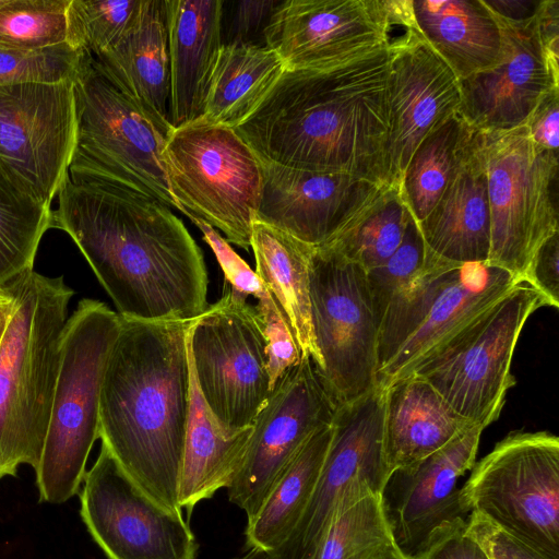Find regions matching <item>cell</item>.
<instances>
[{"mask_svg": "<svg viewBox=\"0 0 559 559\" xmlns=\"http://www.w3.org/2000/svg\"><path fill=\"white\" fill-rule=\"evenodd\" d=\"M414 22L459 80L496 67L504 38L484 0H412Z\"/></svg>", "mask_w": 559, "mask_h": 559, "instance_id": "27", "label": "cell"}, {"mask_svg": "<svg viewBox=\"0 0 559 559\" xmlns=\"http://www.w3.org/2000/svg\"><path fill=\"white\" fill-rule=\"evenodd\" d=\"M460 503L559 559V438L512 431L471 469Z\"/></svg>", "mask_w": 559, "mask_h": 559, "instance_id": "11", "label": "cell"}, {"mask_svg": "<svg viewBox=\"0 0 559 559\" xmlns=\"http://www.w3.org/2000/svg\"><path fill=\"white\" fill-rule=\"evenodd\" d=\"M163 159L180 212L207 223L228 242L249 250L264 164L240 134L198 119L170 129Z\"/></svg>", "mask_w": 559, "mask_h": 559, "instance_id": "8", "label": "cell"}, {"mask_svg": "<svg viewBox=\"0 0 559 559\" xmlns=\"http://www.w3.org/2000/svg\"><path fill=\"white\" fill-rule=\"evenodd\" d=\"M536 26L543 47L547 55L558 62L559 52V1L542 0Z\"/></svg>", "mask_w": 559, "mask_h": 559, "instance_id": "47", "label": "cell"}, {"mask_svg": "<svg viewBox=\"0 0 559 559\" xmlns=\"http://www.w3.org/2000/svg\"><path fill=\"white\" fill-rule=\"evenodd\" d=\"M76 145L71 180H98L148 194L180 211L163 152L167 132L88 55L75 81Z\"/></svg>", "mask_w": 559, "mask_h": 559, "instance_id": "7", "label": "cell"}, {"mask_svg": "<svg viewBox=\"0 0 559 559\" xmlns=\"http://www.w3.org/2000/svg\"><path fill=\"white\" fill-rule=\"evenodd\" d=\"M52 228L72 238L120 317L194 320L207 308L202 251L159 200L67 175Z\"/></svg>", "mask_w": 559, "mask_h": 559, "instance_id": "1", "label": "cell"}, {"mask_svg": "<svg viewBox=\"0 0 559 559\" xmlns=\"http://www.w3.org/2000/svg\"><path fill=\"white\" fill-rule=\"evenodd\" d=\"M490 211L486 263L523 278L537 249L559 233V154L537 146L527 128L479 131Z\"/></svg>", "mask_w": 559, "mask_h": 559, "instance_id": "9", "label": "cell"}, {"mask_svg": "<svg viewBox=\"0 0 559 559\" xmlns=\"http://www.w3.org/2000/svg\"><path fill=\"white\" fill-rule=\"evenodd\" d=\"M75 80L0 86V166L47 205L76 145Z\"/></svg>", "mask_w": 559, "mask_h": 559, "instance_id": "15", "label": "cell"}, {"mask_svg": "<svg viewBox=\"0 0 559 559\" xmlns=\"http://www.w3.org/2000/svg\"><path fill=\"white\" fill-rule=\"evenodd\" d=\"M388 479L383 459V389L338 405L330 445L312 497L283 559H308L336 510L369 493L382 492Z\"/></svg>", "mask_w": 559, "mask_h": 559, "instance_id": "17", "label": "cell"}, {"mask_svg": "<svg viewBox=\"0 0 559 559\" xmlns=\"http://www.w3.org/2000/svg\"><path fill=\"white\" fill-rule=\"evenodd\" d=\"M142 0H70L66 43L96 57L112 47L130 28Z\"/></svg>", "mask_w": 559, "mask_h": 559, "instance_id": "36", "label": "cell"}, {"mask_svg": "<svg viewBox=\"0 0 559 559\" xmlns=\"http://www.w3.org/2000/svg\"><path fill=\"white\" fill-rule=\"evenodd\" d=\"M250 248L254 271L288 325L301 358H310L320 372L322 359L309 297V263L314 246L253 218Z\"/></svg>", "mask_w": 559, "mask_h": 559, "instance_id": "28", "label": "cell"}, {"mask_svg": "<svg viewBox=\"0 0 559 559\" xmlns=\"http://www.w3.org/2000/svg\"><path fill=\"white\" fill-rule=\"evenodd\" d=\"M281 0H241L222 14L223 45L265 47V29Z\"/></svg>", "mask_w": 559, "mask_h": 559, "instance_id": "41", "label": "cell"}, {"mask_svg": "<svg viewBox=\"0 0 559 559\" xmlns=\"http://www.w3.org/2000/svg\"><path fill=\"white\" fill-rule=\"evenodd\" d=\"M518 281L486 262L449 263L426 253L420 272L392 298L381 318L378 385L385 388L408 376Z\"/></svg>", "mask_w": 559, "mask_h": 559, "instance_id": "6", "label": "cell"}, {"mask_svg": "<svg viewBox=\"0 0 559 559\" xmlns=\"http://www.w3.org/2000/svg\"><path fill=\"white\" fill-rule=\"evenodd\" d=\"M484 428L475 426L445 447L393 471L381 496L394 543L411 556L441 524L467 518L460 503L459 479L476 463Z\"/></svg>", "mask_w": 559, "mask_h": 559, "instance_id": "21", "label": "cell"}, {"mask_svg": "<svg viewBox=\"0 0 559 559\" xmlns=\"http://www.w3.org/2000/svg\"><path fill=\"white\" fill-rule=\"evenodd\" d=\"M411 15L412 0H281L265 46L286 69H330L386 47Z\"/></svg>", "mask_w": 559, "mask_h": 559, "instance_id": "14", "label": "cell"}, {"mask_svg": "<svg viewBox=\"0 0 559 559\" xmlns=\"http://www.w3.org/2000/svg\"><path fill=\"white\" fill-rule=\"evenodd\" d=\"M189 218L203 234V238L214 252L228 285L247 297L251 295L259 299L263 296L265 289L255 271L235 252L229 242L207 223L193 216H189Z\"/></svg>", "mask_w": 559, "mask_h": 559, "instance_id": "44", "label": "cell"}, {"mask_svg": "<svg viewBox=\"0 0 559 559\" xmlns=\"http://www.w3.org/2000/svg\"><path fill=\"white\" fill-rule=\"evenodd\" d=\"M229 559H283V556L280 551L250 548L243 555Z\"/></svg>", "mask_w": 559, "mask_h": 559, "instance_id": "50", "label": "cell"}, {"mask_svg": "<svg viewBox=\"0 0 559 559\" xmlns=\"http://www.w3.org/2000/svg\"><path fill=\"white\" fill-rule=\"evenodd\" d=\"M194 320L120 317L99 395L102 443L142 491L177 513Z\"/></svg>", "mask_w": 559, "mask_h": 559, "instance_id": "3", "label": "cell"}, {"mask_svg": "<svg viewBox=\"0 0 559 559\" xmlns=\"http://www.w3.org/2000/svg\"><path fill=\"white\" fill-rule=\"evenodd\" d=\"M221 0H165L173 128L201 118L223 46Z\"/></svg>", "mask_w": 559, "mask_h": 559, "instance_id": "23", "label": "cell"}, {"mask_svg": "<svg viewBox=\"0 0 559 559\" xmlns=\"http://www.w3.org/2000/svg\"><path fill=\"white\" fill-rule=\"evenodd\" d=\"M466 525L488 559H552L478 512L468 513Z\"/></svg>", "mask_w": 559, "mask_h": 559, "instance_id": "43", "label": "cell"}, {"mask_svg": "<svg viewBox=\"0 0 559 559\" xmlns=\"http://www.w3.org/2000/svg\"><path fill=\"white\" fill-rule=\"evenodd\" d=\"M548 307L524 278L409 374L428 382L461 417L488 427L498 419L515 384L511 361L532 313Z\"/></svg>", "mask_w": 559, "mask_h": 559, "instance_id": "10", "label": "cell"}, {"mask_svg": "<svg viewBox=\"0 0 559 559\" xmlns=\"http://www.w3.org/2000/svg\"><path fill=\"white\" fill-rule=\"evenodd\" d=\"M523 278L546 298L548 307H559V233L537 249Z\"/></svg>", "mask_w": 559, "mask_h": 559, "instance_id": "45", "label": "cell"}, {"mask_svg": "<svg viewBox=\"0 0 559 559\" xmlns=\"http://www.w3.org/2000/svg\"><path fill=\"white\" fill-rule=\"evenodd\" d=\"M100 69L168 133L170 74L165 0H142L126 34L94 57Z\"/></svg>", "mask_w": 559, "mask_h": 559, "instance_id": "26", "label": "cell"}, {"mask_svg": "<svg viewBox=\"0 0 559 559\" xmlns=\"http://www.w3.org/2000/svg\"><path fill=\"white\" fill-rule=\"evenodd\" d=\"M411 559H488L467 531L466 519L456 518L435 528Z\"/></svg>", "mask_w": 559, "mask_h": 559, "instance_id": "42", "label": "cell"}, {"mask_svg": "<svg viewBox=\"0 0 559 559\" xmlns=\"http://www.w3.org/2000/svg\"><path fill=\"white\" fill-rule=\"evenodd\" d=\"M388 46L323 70L286 69L235 130L263 162L388 186Z\"/></svg>", "mask_w": 559, "mask_h": 559, "instance_id": "2", "label": "cell"}, {"mask_svg": "<svg viewBox=\"0 0 559 559\" xmlns=\"http://www.w3.org/2000/svg\"><path fill=\"white\" fill-rule=\"evenodd\" d=\"M524 126L537 146L559 154V88L552 90L539 102Z\"/></svg>", "mask_w": 559, "mask_h": 559, "instance_id": "46", "label": "cell"}, {"mask_svg": "<svg viewBox=\"0 0 559 559\" xmlns=\"http://www.w3.org/2000/svg\"><path fill=\"white\" fill-rule=\"evenodd\" d=\"M425 261L424 240L417 222L412 217L395 252L382 265L366 272L379 325L392 298L409 285L423 269Z\"/></svg>", "mask_w": 559, "mask_h": 559, "instance_id": "39", "label": "cell"}, {"mask_svg": "<svg viewBox=\"0 0 559 559\" xmlns=\"http://www.w3.org/2000/svg\"><path fill=\"white\" fill-rule=\"evenodd\" d=\"M491 12L501 20L523 23L534 19L542 0H484Z\"/></svg>", "mask_w": 559, "mask_h": 559, "instance_id": "48", "label": "cell"}, {"mask_svg": "<svg viewBox=\"0 0 559 559\" xmlns=\"http://www.w3.org/2000/svg\"><path fill=\"white\" fill-rule=\"evenodd\" d=\"M382 496L340 507L308 559H377L393 542Z\"/></svg>", "mask_w": 559, "mask_h": 559, "instance_id": "35", "label": "cell"}, {"mask_svg": "<svg viewBox=\"0 0 559 559\" xmlns=\"http://www.w3.org/2000/svg\"><path fill=\"white\" fill-rule=\"evenodd\" d=\"M476 132L457 111L436 127L413 153L400 191L417 224L437 204L468 154Z\"/></svg>", "mask_w": 559, "mask_h": 559, "instance_id": "32", "label": "cell"}, {"mask_svg": "<svg viewBox=\"0 0 559 559\" xmlns=\"http://www.w3.org/2000/svg\"><path fill=\"white\" fill-rule=\"evenodd\" d=\"M81 518L107 559H197L182 513L152 500L102 443L80 492Z\"/></svg>", "mask_w": 559, "mask_h": 559, "instance_id": "16", "label": "cell"}, {"mask_svg": "<svg viewBox=\"0 0 559 559\" xmlns=\"http://www.w3.org/2000/svg\"><path fill=\"white\" fill-rule=\"evenodd\" d=\"M190 373V411L178 479V503L189 513L199 502L229 487L252 430V425L235 429L222 424L203 400L191 365Z\"/></svg>", "mask_w": 559, "mask_h": 559, "instance_id": "29", "label": "cell"}, {"mask_svg": "<svg viewBox=\"0 0 559 559\" xmlns=\"http://www.w3.org/2000/svg\"><path fill=\"white\" fill-rule=\"evenodd\" d=\"M418 227L427 254L449 263L487 262L490 211L478 130L468 154Z\"/></svg>", "mask_w": 559, "mask_h": 559, "instance_id": "24", "label": "cell"}, {"mask_svg": "<svg viewBox=\"0 0 559 559\" xmlns=\"http://www.w3.org/2000/svg\"><path fill=\"white\" fill-rule=\"evenodd\" d=\"M49 228L50 205L36 200L0 166V286L34 270L39 242Z\"/></svg>", "mask_w": 559, "mask_h": 559, "instance_id": "34", "label": "cell"}, {"mask_svg": "<svg viewBox=\"0 0 559 559\" xmlns=\"http://www.w3.org/2000/svg\"><path fill=\"white\" fill-rule=\"evenodd\" d=\"M70 0H4L0 48L32 50L66 43Z\"/></svg>", "mask_w": 559, "mask_h": 559, "instance_id": "37", "label": "cell"}, {"mask_svg": "<svg viewBox=\"0 0 559 559\" xmlns=\"http://www.w3.org/2000/svg\"><path fill=\"white\" fill-rule=\"evenodd\" d=\"M15 297L11 283L0 286V344L11 321Z\"/></svg>", "mask_w": 559, "mask_h": 559, "instance_id": "49", "label": "cell"}, {"mask_svg": "<svg viewBox=\"0 0 559 559\" xmlns=\"http://www.w3.org/2000/svg\"><path fill=\"white\" fill-rule=\"evenodd\" d=\"M383 389V459L388 477L475 427L425 380L408 374Z\"/></svg>", "mask_w": 559, "mask_h": 559, "instance_id": "25", "label": "cell"}, {"mask_svg": "<svg viewBox=\"0 0 559 559\" xmlns=\"http://www.w3.org/2000/svg\"><path fill=\"white\" fill-rule=\"evenodd\" d=\"M338 404L310 358L287 370L252 423L243 456L228 499L250 521L274 484L318 429L332 424Z\"/></svg>", "mask_w": 559, "mask_h": 559, "instance_id": "18", "label": "cell"}, {"mask_svg": "<svg viewBox=\"0 0 559 559\" xmlns=\"http://www.w3.org/2000/svg\"><path fill=\"white\" fill-rule=\"evenodd\" d=\"M309 297L319 374L338 405L353 402L378 385L379 321L366 271L326 246L314 247Z\"/></svg>", "mask_w": 559, "mask_h": 559, "instance_id": "13", "label": "cell"}, {"mask_svg": "<svg viewBox=\"0 0 559 559\" xmlns=\"http://www.w3.org/2000/svg\"><path fill=\"white\" fill-rule=\"evenodd\" d=\"M412 217L400 190L383 186L323 246L368 272L395 252Z\"/></svg>", "mask_w": 559, "mask_h": 559, "instance_id": "33", "label": "cell"}, {"mask_svg": "<svg viewBox=\"0 0 559 559\" xmlns=\"http://www.w3.org/2000/svg\"><path fill=\"white\" fill-rule=\"evenodd\" d=\"M263 164V190L254 218L314 247L333 237L380 188L346 174Z\"/></svg>", "mask_w": 559, "mask_h": 559, "instance_id": "22", "label": "cell"}, {"mask_svg": "<svg viewBox=\"0 0 559 559\" xmlns=\"http://www.w3.org/2000/svg\"><path fill=\"white\" fill-rule=\"evenodd\" d=\"M10 283L14 310L0 344V478L39 464L74 295L62 275L34 270Z\"/></svg>", "mask_w": 559, "mask_h": 559, "instance_id": "4", "label": "cell"}, {"mask_svg": "<svg viewBox=\"0 0 559 559\" xmlns=\"http://www.w3.org/2000/svg\"><path fill=\"white\" fill-rule=\"evenodd\" d=\"M120 316L106 304L79 301L66 322L48 428L35 469L40 502L62 503L75 496L86 462L99 438V395Z\"/></svg>", "mask_w": 559, "mask_h": 559, "instance_id": "5", "label": "cell"}, {"mask_svg": "<svg viewBox=\"0 0 559 559\" xmlns=\"http://www.w3.org/2000/svg\"><path fill=\"white\" fill-rule=\"evenodd\" d=\"M377 559H411L404 554L394 540L381 552Z\"/></svg>", "mask_w": 559, "mask_h": 559, "instance_id": "51", "label": "cell"}, {"mask_svg": "<svg viewBox=\"0 0 559 559\" xmlns=\"http://www.w3.org/2000/svg\"><path fill=\"white\" fill-rule=\"evenodd\" d=\"M88 55L67 43L32 50L0 48V86L75 80Z\"/></svg>", "mask_w": 559, "mask_h": 559, "instance_id": "38", "label": "cell"}, {"mask_svg": "<svg viewBox=\"0 0 559 559\" xmlns=\"http://www.w3.org/2000/svg\"><path fill=\"white\" fill-rule=\"evenodd\" d=\"M189 331L190 365L206 405L224 425H252L271 393L267 343L257 308L225 285Z\"/></svg>", "mask_w": 559, "mask_h": 559, "instance_id": "12", "label": "cell"}, {"mask_svg": "<svg viewBox=\"0 0 559 559\" xmlns=\"http://www.w3.org/2000/svg\"><path fill=\"white\" fill-rule=\"evenodd\" d=\"M331 437L332 424L321 427L285 467L257 514L247 522L248 549L281 552L286 546L312 497Z\"/></svg>", "mask_w": 559, "mask_h": 559, "instance_id": "30", "label": "cell"}, {"mask_svg": "<svg viewBox=\"0 0 559 559\" xmlns=\"http://www.w3.org/2000/svg\"><path fill=\"white\" fill-rule=\"evenodd\" d=\"M4 0H0V5L3 3Z\"/></svg>", "mask_w": 559, "mask_h": 559, "instance_id": "52", "label": "cell"}, {"mask_svg": "<svg viewBox=\"0 0 559 559\" xmlns=\"http://www.w3.org/2000/svg\"><path fill=\"white\" fill-rule=\"evenodd\" d=\"M255 308L266 337L269 374L273 390L287 370L299 364L301 356L288 325L266 290L258 299Z\"/></svg>", "mask_w": 559, "mask_h": 559, "instance_id": "40", "label": "cell"}, {"mask_svg": "<svg viewBox=\"0 0 559 559\" xmlns=\"http://www.w3.org/2000/svg\"><path fill=\"white\" fill-rule=\"evenodd\" d=\"M498 20L504 38L502 60L460 80L459 112L481 132L524 126L539 102L559 88V64L543 47L536 16L523 23Z\"/></svg>", "mask_w": 559, "mask_h": 559, "instance_id": "20", "label": "cell"}, {"mask_svg": "<svg viewBox=\"0 0 559 559\" xmlns=\"http://www.w3.org/2000/svg\"><path fill=\"white\" fill-rule=\"evenodd\" d=\"M388 186L400 190L408 162L420 142L459 111L460 80L417 29L401 27L388 45ZM401 192V191H400Z\"/></svg>", "mask_w": 559, "mask_h": 559, "instance_id": "19", "label": "cell"}, {"mask_svg": "<svg viewBox=\"0 0 559 559\" xmlns=\"http://www.w3.org/2000/svg\"><path fill=\"white\" fill-rule=\"evenodd\" d=\"M286 67L269 47L223 45L201 120L236 129L262 103Z\"/></svg>", "mask_w": 559, "mask_h": 559, "instance_id": "31", "label": "cell"}]
</instances>
